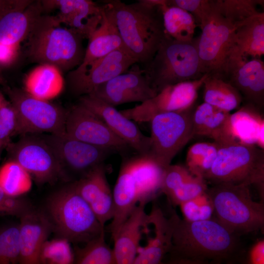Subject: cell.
Instances as JSON below:
<instances>
[{
  "instance_id": "6da1fadb",
  "label": "cell",
  "mask_w": 264,
  "mask_h": 264,
  "mask_svg": "<svg viewBox=\"0 0 264 264\" xmlns=\"http://www.w3.org/2000/svg\"><path fill=\"white\" fill-rule=\"evenodd\" d=\"M164 0H141L127 4L107 0L102 6L114 23L124 48L145 66L154 57L166 36L161 5Z\"/></svg>"
},
{
  "instance_id": "7a4b0ae2",
  "label": "cell",
  "mask_w": 264,
  "mask_h": 264,
  "mask_svg": "<svg viewBox=\"0 0 264 264\" xmlns=\"http://www.w3.org/2000/svg\"><path fill=\"white\" fill-rule=\"evenodd\" d=\"M168 220L172 230L170 252L176 257L203 263L205 259L226 258L239 248V236L216 219L190 221L174 211Z\"/></svg>"
},
{
  "instance_id": "3957f363",
  "label": "cell",
  "mask_w": 264,
  "mask_h": 264,
  "mask_svg": "<svg viewBox=\"0 0 264 264\" xmlns=\"http://www.w3.org/2000/svg\"><path fill=\"white\" fill-rule=\"evenodd\" d=\"M61 24L55 16L43 15L27 38L28 54L33 62L69 72L81 64L86 49L83 38Z\"/></svg>"
},
{
  "instance_id": "277c9868",
  "label": "cell",
  "mask_w": 264,
  "mask_h": 264,
  "mask_svg": "<svg viewBox=\"0 0 264 264\" xmlns=\"http://www.w3.org/2000/svg\"><path fill=\"white\" fill-rule=\"evenodd\" d=\"M204 179L212 185H255L264 201V150L239 141L219 145L215 160Z\"/></svg>"
},
{
  "instance_id": "5b68a950",
  "label": "cell",
  "mask_w": 264,
  "mask_h": 264,
  "mask_svg": "<svg viewBox=\"0 0 264 264\" xmlns=\"http://www.w3.org/2000/svg\"><path fill=\"white\" fill-rule=\"evenodd\" d=\"M206 193L219 222L239 236L264 227V202L254 201L249 186L230 183L212 185Z\"/></svg>"
},
{
  "instance_id": "8992f818",
  "label": "cell",
  "mask_w": 264,
  "mask_h": 264,
  "mask_svg": "<svg viewBox=\"0 0 264 264\" xmlns=\"http://www.w3.org/2000/svg\"><path fill=\"white\" fill-rule=\"evenodd\" d=\"M47 208L52 226L70 242L86 243L105 233V228L73 183L51 195Z\"/></svg>"
},
{
  "instance_id": "52a82bcc",
  "label": "cell",
  "mask_w": 264,
  "mask_h": 264,
  "mask_svg": "<svg viewBox=\"0 0 264 264\" xmlns=\"http://www.w3.org/2000/svg\"><path fill=\"white\" fill-rule=\"evenodd\" d=\"M157 93L167 86L202 77L197 40L183 42L167 35L143 69Z\"/></svg>"
},
{
  "instance_id": "ba28073f",
  "label": "cell",
  "mask_w": 264,
  "mask_h": 264,
  "mask_svg": "<svg viewBox=\"0 0 264 264\" xmlns=\"http://www.w3.org/2000/svg\"><path fill=\"white\" fill-rule=\"evenodd\" d=\"M223 15L214 1L212 11L200 27L197 38L203 74L222 77L235 47V32L239 25Z\"/></svg>"
},
{
  "instance_id": "9c48e42d",
  "label": "cell",
  "mask_w": 264,
  "mask_h": 264,
  "mask_svg": "<svg viewBox=\"0 0 264 264\" xmlns=\"http://www.w3.org/2000/svg\"><path fill=\"white\" fill-rule=\"evenodd\" d=\"M193 105L180 111L157 114L149 121L150 148L148 155L164 168L194 136Z\"/></svg>"
},
{
  "instance_id": "30bf717a",
  "label": "cell",
  "mask_w": 264,
  "mask_h": 264,
  "mask_svg": "<svg viewBox=\"0 0 264 264\" xmlns=\"http://www.w3.org/2000/svg\"><path fill=\"white\" fill-rule=\"evenodd\" d=\"M3 89L17 114V134H60L66 132V112L63 108L48 101L36 98L18 88L7 85Z\"/></svg>"
},
{
  "instance_id": "8fae6325",
  "label": "cell",
  "mask_w": 264,
  "mask_h": 264,
  "mask_svg": "<svg viewBox=\"0 0 264 264\" xmlns=\"http://www.w3.org/2000/svg\"><path fill=\"white\" fill-rule=\"evenodd\" d=\"M43 137L57 157L62 177L68 179L74 176H77L79 179L95 167L104 163L109 155L113 153L76 140L66 132L46 134Z\"/></svg>"
},
{
  "instance_id": "7c38bea8",
  "label": "cell",
  "mask_w": 264,
  "mask_h": 264,
  "mask_svg": "<svg viewBox=\"0 0 264 264\" xmlns=\"http://www.w3.org/2000/svg\"><path fill=\"white\" fill-rule=\"evenodd\" d=\"M25 135L7 146L10 159L17 162L39 183L51 182L62 177L57 157L44 138Z\"/></svg>"
},
{
  "instance_id": "4fadbf2b",
  "label": "cell",
  "mask_w": 264,
  "mask_h": 264,
  "mask_svg": "<svg viewBox=\"0 0 264 264\" xmlns=\"http://www.w3.org/2000/svg\"><path fill=\"white\" fill-rule=\"evenodd\" d=\"M206 77L167 86L153 98L121 112L131 120L144 122L160 113L187 109L194 105Z\"/></svg>"
},
{
  "instance_id": "5bb4252c",
  "label": "cell",
  "mask_w": 264,
  "mask_h": 264,
  "mask_svg": "<svg viewBox=\"0 0 264 264\" xmlns=\"http://www.w3.org/2000/svg\"><path fill=\"white\" fill-rule=\"evenodd\" d=\"M65 131L72 138L113 153L130 148L98 115L79 103L66 111Z\"/></svg>"
},
{
  "instance_id": "9a60e30c",
  "label": "cell",
  "mask_w": 264,
  "mask_h": 264,
  "mask_svg": "<svg viewBox=\"0 0 264 264\" xmlns=\"http://www.w3.org/2000/svg\"><path fill=\"white\" fill-rule=\"evenodd\" d=\"M136 60L124 48L117 49L81 71L68 72L67 82L72 94L80 97L91 94L101 85L128 70Z\"/></svg>"
},
{
  "instance_id": "2e32d148",
  "label": "cell",
  "mask_w": 264,
  "mask_h": 264,
  "mask_svg": "<svg viewBox=\"0 0 264 264\" xmlns=\"http://www.w3.org/2000/svg\"><path fill=\"white\" fill-rule=\"evenodd\" d=\"M156 94L143 69L135 64L127 71L99 86L89 95L114 107L130 102L141 103Z\"/></svg>"
},
{
  "instance_id": "e0dca14e",
  "label": "cell",
  "mask_w": 264,
  "mask_h": 264,
  "mask_svg": "<svg viewBox=\"0 0 264 264\" xmlns=\"http://www.w3.org/2000/svg\"><path fill=\"white\" fill-rule=\"evenodd\" d=\"M235 87L246 104L261 110L264 105V62L232 55L221 77Z\"/></svg>"
},
{
  "instance_id": "ac0fdd59",
  "label": "cell",
  "mask_w": 264,
  "mask_h": 264,
  "mask_svg": "<svg viewBox=\"0 0 264 264\" xmlns=\"http://www.w3.org/2000/svg\"><path fill=\"white\" fill-rule=\"evenodd\" d=\"M79 103L98 115L118 137L139 155H148L150 136L144 135L132 120L121 111L91 95L80 97Z\"/></svg>"
},
{
  "instance_id": "d6986e66",
  "label": "cell",
  "mask_w": 264,
  "mask_h": 264,
  "mask_svg": "<svg viewBox=\"0 0 264 264\" xmlns=\"http://www.w3.org/2000/svg\"><path fill=\"white\" fill-rule=\"evenodd\" d=\"M41 2L44 12L59 10L55 16L57 21L75 31L83 39H89L103 18L102 5L92 0H43Z\"/></svg>"
},
{
  "instance_id": "ffe728a7",
  "label": "cell",
  "mask_w": 264,
  "mask_h": 264,
  "mask_svg": "<svg viewBox=\"0 0 264 264\" xmlns=\"http://www.w3.org/2000/svg\"><path fill=\"white\" fill-rule=\"evenodd\" d=\"M106 172L104 163L72 183L104 228L105 224L112 219L114 211L112 192L107 180Z\"/></svg>"
},
{
  "instance_id": "44dd1931",
  "label": "cell",
  "mask_w": 264,
  "mask_h": 264,
  "mask_svg": "<svg viewBox=\"0 0 264 264\" xmlns=\"http://www.w3.org/2000/svg\"><path fill=\"white\" fill-rule=\"evenodd\" d=\"M19 224V264H40L42 247L52 226L45 215L31 209L21 216Z\"/></svg>"
},
{
  "instance_id": "7402d4cb",
  "label": "cell",
  "mask_w": 264,
  "mask_h": 264,
  "mask_svg": "<svg viewBox=\"0 0 264 264\" xmlns=\"http://www.w3.org/2000/svg\"><path fill=\"white\" fill-rule=\"evenodd\" d=\"M144 204H138L112 238L116 264H133L144 228L149 225Z\"/></svg>"
},
{
  "instance_id": "603a6c76",
  "label": "cell",
  "mask_w": 264,
  "mask_h": 264,
  "mask_svg": "<svg viewBox=\"0 0 264 264\" xmlns=\"http://www.w3.org/2000/svg\"><path fill=\"white\" fill-rule=\"evenodd\" d=\"M193 122L194 136L210 138L219 145L239 141L234 132L230 112L209 104L203 102L195 108Z\"/></svg>"
},
{
  "instance_id": "cb8c5ba5",
  "label": "cell",
  "mask_w": 264,
  "mask_h": 264,
  "mask_svg": "<svg viewBox=\"0 0 264 264\" xmlns=\"http://www.w3.org/2000/svg\"><path fill=\"white\" fill-rule=\"evenodd\" d=\"M206 181L192 174L186 167L170 164L164 170L161 193L174 206H180L205 193Z\"/></svg>"
},
{
  "instance_id": "d4e9b609",
  "label": "cell",
  "mask_w": 264,
  "mask_h": 264,
  "mask_svg": "<svg viewBox=\"0 0 264 264\" xmlns=\"http://www.w3.org/2000/svg\"><path fill=\"white\" fill-rule=\"evenodd\" d=\"M44 10L41 0L23 9L10 11L0 19V43L20 45L27 38Z\"/></svg>"
},
{
  "instance_id": "484cf974",
  "label": "cell",
  "mask_w": 264,
  "mask_h": 264,
  "mask_svg": "<svg viewBox=\"0 0 264 264\" xmlns=\"http://www.w3.org/2000/svg\"><path fill=\"white\" fill-rule=\"evenodd\" d=\"M88 40L83 61L73 69L75 71H82L94 61L117 49L124 48L114 23L104 9L101 22Z\"/></svg>"
},
{
  "instance_id": "4316f807",
  "label": "cell",
  "mask_w": 264,
  "mask_h": 264,
  "mask_svg": "<svg viewBox=\"0 0 264 264\" xmlns=\"http://www.w3.org/2000/svg\"><path fill=\"white\" fill-rule=\"evenodd\" d=\"M25 91L30 95L44 101L52 99L62 91L65 80L62 71L56 66L39 64L26 76Z\"/></svg>"
},
{
  "instance_id": "83f0119b",
  "label": "cell",
  "mask_w": 264,
  "mask_h": 264,
  "mask_svg": "<svg viewBox=\"0 0 264 264\" xmlns=\"http://www.w3.org/2000/svg\"><path fill=\"white\" fill-rule=\"evenodd\" d=\"M127 161L139 192V203L146 205L161 193L165 168L147 155H139Z\"/></svg>"
},
{
  "instance_id": "f1b7e54d",
  "label": "cell",
  "mask_w": 264,
  "mask_h": 264,
  "mask_svg": "<svg viewBox=\"0 0 264 264\" xmlns=\"http://www.w3.org/2000/svg\"><path fill=\"white\" fill-rule=\"evenodd\" d=\"M264 54V13L248 18L237 28L232 55L260 58Z\"/></svg>"
},
{
  "instance_id": "f546056e",
  "label": "cell",
  "mask_w": 264,
  "mask_h": 264,
  "mask_svg": "<svg viewBox=\"0 0 264 264\" xmlns=\"http://www.w3.org/2000/svg\"><path fill=\"white\" fill-rule=\"evenodd\" d=\"M151 224L154 235L137 255L133 264H162L165 255L171 250L172 231L168 221L163 218L154 219Z\"/></svg>"
},
{
  "instance_id": "4dcf8cb0",
  "label": "cell",
  "mask_w": 264,
  "mask_h": 264,
  "mask_svg": "<svg viewBox=\"0 0 264 264\" xmlns=\"http://www.w3.org/2000/svg\"><path fill=\"white\" fill-rule=\"evenodd\" d=\"M204 86V102L230 112L239 107L242 97L239 91L220 76L207 74Z\"/></svg>"
},
{
  "instance_id": "1f68e13d",
  "label": "cell",
  "mask_w": 264,
  "mask_h": 264,
  "mask_svg": "<svg viewBox=\"0 0 264 264\" xmlns=\"http://www.w3.org/2000/svg\"><path fill=\"white\" fill-rule=\"evenodd\" d=\"M163 24L166 34L180 42L192 41L197 25L188 12L176 6H167L165 0L161 5Z\"/></svg>"
},
{
  "instance_id": "d6a6232c",
  "label": "cell",
  "mask_w": 264,
  "mask_h": 264,
  "mask_svg": "<svg viewBox=\"0 0 264 264\" xmlns=\"http://www.w3.org/2000/svg\"><path fill=\"white\" fill-rule=\"evenodd\" d=\"M31 187V176L16 161L9 159L0 167V188L7 196L21 197Z\"/></svg>"
},
{
  "instance_id": "836d02e7",
  "label": "cell",
  "mask_w": 264,
  "mask_h": 264,
  "mask_svg": "<svg viewBox=\"0 0 264 264\" xmlns=\"http://www.w3.org/2000/svg\"><path fill=\"white\" fill-rule=\"evenodd\" d=\"M218 148L214 142L193 144L187 151L186 167L192 174L204 179L215 160Z\"/></svg>"
},
{
  "instance_id": "e575fe53",
  "label": "cell",
  "mask_w": 264,
  "mask_h": 264,
  "mask_svg": "<svg viewBox=\"0 0 264 264\" xmlns=\"http://www.w3.org/2000/svg\"><path fill=\"white\" fill-rule=\"evenodd\" d=\"M74 264H116L112 249L107 244L105 233L77 247Z\"/></svg>"
},
{
  "instance_id": "d590c367",
  "label": "cell",
  "mask_w": 264,
  "mask_h": 264,
  "mask_svg": "<svg viewBox=\"0 0 264 264\" xmlns=\"http://www.w3.org/2000/svg\"><path fill=\"white\" fill-rule=\"evenodd\" d=\"M74 253L70 242L60 237L46 240L40 254V264H74Z\"/></svg>"
},
{
  "instance_id": "8d00e7d4",
  "label": "cell",
  "mask_w": 264,
  "mask_h": 264,
  "mask_svg": "<svg viewBox=\"0 0 264 264\" xmlns=\"http://www.w3.org/2000/svg\"><path fill=\"white\" fill-rule=\"evenodd\" d=\"M220 12L234 22L241 24L248 18L259 13L258 5L264 0H216Z\"/></svg>"
},
{
  "instance_id": "74e56055",
  "label": "cell",
  "mask_w": 264,
  "mask_h": 264,
  "mask_svg": "<svg viewBox=\"0 0 264 264\" xmlns=\"http://www.w3.org/2000/svg\"><path fill=\"white\" fill-rule=\"evenodd\" d=\"M19 224L0 229V264H19Z\"/></svg>"
},
{
  "instance_id": "f35d334b",
  "label": "cell",
  "mask_w": 264,
  "mask_h": 264,
  "mask_svg": "<svg viewBox=\"0 0 264 264\" xmlns=\"http://www.w3.org/2000/svg\"><path fill=\"white\" fill-rule=\"evenodd\" d=\"M180 206L183 219L190 221L209 220L213 214V206L206 192Z\"/></svg>"
},
{
  "instance_id": "ab89813d",
  "label": "cell",
  "mask_w": 264,
  "mask_h": 264,
  "mask_svg": "<svg viewBox=\"0 0 264 264\" xmlns=\"http://www.w3.org/2000/svg\"><path fill=\"white\" fill-rule=\"evenodd\" d=\"M18 118L16 111L9 101L0 107V155L10 143L11 137L17 134Z\"/></svg>"
},
{
  "instance_id": "60d3db41",
  "label": "cell",
  "mask_w": 264,
  "mask_h": 264,
  "mask_svg": "<svg viewBox=\"0 0 264 264\" xmlns=\"http://www.w3.org/2000/svg\"><path fill=\"white\" fill-rule=\"evenodd\" d=\"M214 0H165L167 6L180 8L190 13L194 18L196 23L201 26L209 16Z\"/></svg>"
},
{
  "instance_id": "b9f144b4",
  "label": "cell",
  "mask_w": 264,
  "mask_h": 264,
  "mask_svg": "<svg viewBox=\"0 0 264 264\" xmlns=\"http://www.w3.org/2000/svg\"><path fill=\"white\" fill-rule=\"evenodd\" d=\"M30 210L28 203L21 197L7 196L0 188V215L22 216Z\"/></svg>"
},
{
  "instance_id": "7bdbcfd3",
  "label": "cell",
  "mask_w": 264,
  "mask_h": 264,
  "mask_svg": "<svg viewBox=\"0 0 264 264\" xmlns=\"http://www.w3.org/2000/svg\"><path fill=\"white\" fill-rule=\"evenodd\" d=\"M20 45H9L0 43V66L12 65L17 59Z\"/></svg>"
},
{
  "instance_id": "ee69618b",
  "label": "cell",
  "mask_w": 264,
  "mask_h": 264,
  "mask_svg": "<svg viewBox=\"0 0 264 264\" xmlns=\"http://www.w3.org/2000/svg\"><path fill=\"white\" fill-rule=\"evenodd\" d=\"M33 1L31 0H0V19L10 11L25 8Z\"/></svg>"
},
{
  "instance_id": "f6af8a7d",
  "label": "cell",
  "mask_w": 264,
  "mask_h": 264,
  "mask_svg": "<svg viewBox=\"0 0 264 264\" xmlns=\"http://www.w3.org/2000/svg\"><path fill=\"white\" fill-rule=\"evenodd\" d=\"M202 263L193 261L192 260L176 257L175 259L166 263L162 264H199Z\"/></svg>"
},
{
  "instance_id": "bcb514c9",
  "label": "cell",
  "mask_w": 264,
  "mask_h": 264,
  "mask_svg": "<svg viewBox=\"0 0 264 264\" xmlns=\"http://www.w3.org/2000/svg\"><path fill=\"white\" fill-rule=\"evenodd\" d=\"M0 85L2 86L3 87L7 86L6 81L2 75L0 66Z\"/></svg>"
},
{
  "instance_id": "7dc6e473",
  "label": "cell",
  "mask_w": 264,
  "mask_h": 264,
  "mask_svg": "<svg viewBox=\"0 0 264 264\" xmlns=\"http://www.w3.org/2000/svg\"><path fill=\"white\" fill-rule=\"evenodd\" d=\"M6 101L3 94L0 92V107Z\"/></svg>"
},
{
  "instance_id": "c3c4849f",
  "label": "cell",
  "mask_w": 264,
  "mask_h": 264,
  "mask_svg": "<svg viewBox=\"0 0 264 264\" xmlns=\"http://www.w3.org/2000/svg\"><path fill=\"white\" fill-rule=\"evenodd\" d=\"M203 264V263H200V264Z\"/></svg>"
}]
</instances>
